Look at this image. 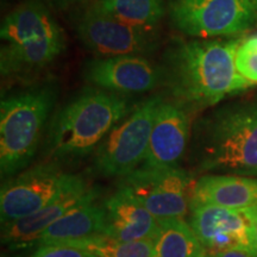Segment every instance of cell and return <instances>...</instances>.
Returning <instances> with one entry per match:
<instances>
[{
    "label": "cell",
    "instance_id": "cell-1",
    "mask_svg": "<svg viewBox=\"0 0 257 257\" xmlns=\"http://www.w3.org/2000/svg\"><path fill=\"white\" fill-rule=\"evenodd\" d=\"M242 37L179 41L166 55L165 83L174 100L192 110L217 105L251 88L236 68Z\"/></svg>",
    "mask_w": 257,
    "mask_h": 257
},
{
    "label": "cell",
    "instance_id": "cell-2",
    "mask_svg": "<svg viewBox=\"0 0 257 257\" xmlns=\"http://www.w3.org/2000/svg\"><path fill=\"white\" fill-rule=\"evenodd\" d=\"M195 173L257 178V102H234L202 115L192 128Z\"/></svg>",
    "mask_w": 257,
    "mask_h": 257
},
{
    "label": "cell",
    "instance_id": "cell-3",
    "mask_svg": "<svg viewBox=\"0 0 257 257\" xmlns=\"http://www.w3.org/2000/svg\"><path fill=\"white\" fill-rule=\"evenodd\" d=\"M134 106L126 96L87 87L74 95L51 118L46 155L53 162H73L94 153Z\"/></svg>",
    "mask_w": 257,
    "mask_h": 257
},
{
    "label": "cell",
    "instance_id": "cell-4",
    "mask_svg": "<svg viewBox=\"0 0 257 257\" xmlns=\"http://www.w3.org/2000/svg\"><path fill=\"white\" fill-rule=\"evenodd\" d=\"M53 83L35 86L6 95L0 102V172L14 178L30 165L55 105Z\"/></svg>",
    "mask_w": 257,
    "mask_h": 257
},
{
    "label": "cell",
    "instance_id": "cell-5",
    "mask_svg": "<svg viewBox=\"0 0 257 257\" xmlns=\"http://www.w3.org/2000/svg\"><path fill=\"white\" fill-rule=\"evenodd\" d=\"M162 100L161 95L144 99L112 128L94 152L93 170L96 174L124 178L142 166Z\"/></svg>",
    "mask_w": 257,
    "mask_h": 257
},
{
    "label": "cell",
    "instance_id": "cell-6",
    "mask_svg": "<svg viewBox=\"0 0 257 257\" xmlns=\"http://www.w3.org/2000/svg\"><path fill=\"white\" fill-rule=\"evenodd\" d=\"M173 27L199 40L238 37L257 25V11L246 0H169Z\"/></svg>",
    "mask_w": 257,
    "mask_h": 257
},
{
    "label": "cell",
    "instance_id": "cell-7",
    "mask_svg": "<svg viewBox=\"0 0 257 257\" xmlns=\"http://www.w3.org/2000/svg\"><path fill=\"white\" fill-rule=\"evenodd\" d=\"M194 176L181 167L150 168L140 166L120 178L126 189L157 220L184 219L191 205Z\"/></svg>",
    "mask_w": 257,
    "mask_h": 257
},
{
    "label": "cell",
    "instance_id": "cell-8",
    "mask_svg": "<svg viewBox=\"0 0 257 257\" xmlns=\"http://www.w3.org/2000/svg\"><path fill=\"white\" fill-rule=\"evenodd\" d=\"M76 32L83 46L96 57L148 56L159 48L157 31L128 25L93 4L80 16Z\"/></svg>",
    "mask_w": 257,
    "mask_h": 257
},
{
    "label": "cell",
    "instance_id": "cell-9",
    "mask_svg": "<svg viewBox=\"0 0 257 257\" xmlns=\"http://www.w3.org/2000/svg\"><path fill=\"white\" fill-rule=\"evenodd\" d=\"M57 162L32 166L6 181L0 193L2 224L36 213L54 200L73 179Z\"/></svg>",
    "mask_w": 257,
    "mask_h": 257
},
{
    "label": "cell",
    "instance_id": "cell-10",
    "mask_svg": "<svg viewBox=\"0 0 257 257\" xmlns=\"http://www.w3.org/2000/svg\"><path fill=\"white\" fill-rule=\"evenodd\" d=\"M189 225L208 252L245 250L257 256L256 206L233 210L214 205L189 207Z\"/></svg>",
    "mask_w": 257,
    "mask_h": 257
},
{
    "label": "cell",
    "instance_id": "cell-11",
    "mask_svg": "<svg viewBox=\"0 0 257 257\" xmlns=\"http://www.w3.org/2000/svg\"><path fill=\"white\" fill-rule=\"evenodd\" d=\"M83 78L93 87L125 96L165 83V69L147 56L95 57L85 64Z\"/></svg>",
    "mask_w": 257,
    "mask_h": 257
},
{
    "label": "cell",
    "instance_id": "cell-12",
    "mask_svg": "<svg viewBox=\"0 0 257 257\" xmlns=\"http://www.w3.org/2000/svg\"><path fill=\"white\" fill-rule=\"evenodd\" d=\"M98 199V191L81 175L74 174L68 185L47 206L31 216L3 224L2 242L12 250L34 246L38 236L73 208L82 202Z\"/></svg>",
    "mask_w": 257,
    "mask_h": 257
},
{
    "label": "cell",
    "instance_id": "cell-13",
    "mask_svg": "<svg viewBox=\"0 0 257 257\" xmlns=\"http://www.w3.org/2000/svg\"><path fill=\"white\" fill-rule=\"evenodd\" d=\"M188 108L180 102H161L154 120L149 147L142 166L150 168L179 167L192 138Z\"/></svg>",
    "mask_w": 257,
    "mask_h": 257
},
{
    "label": "cell",
    "instance_id": "cell-14",
    "mask_svg": "<svg viewBox=\"0 0 257 257\" xmlns=\"http://www.w3.org/2000/svg\"><path fill=\"white\" fill-rule=\"evenodd\" d=\"M104 236L124 242L154 239L156 237L160 221L126 189L118 186L117 191L104 202Z\"/></svg>",
    "mask_w": 257,
    "mask_h": 257
},
{
    "label": "cell",
    "instance_id": "cell-15",
    "mask_svg": "<svg viewBox=\"0 0 257 257\" xmlns=\"http://www.w3.org/2000/svg\"><path fill=\"white\" fill-rule=\"evenodd\" d=\"M214 206L244 210L257 206V178L231 174H205L194 182L191 206Z\"/></svg>",
    "mask_w": 257,
    "mask_h": 257
},
{
    "label": "cell",
    "instance_id": "cell-16",
    "mask_svg": "<svg viewBox=\"0 0 257 257\" xmlns=\"http://www.w3.org/2000/svg\"><path fill=\"white\" fill-rule=\"evenodd\" d=\"M64 49V32L22 44H3L0 72L4 78H25L47 68Z\"/></svg>",
    "mask_w": 257,
    "mask_h": 257
},
{
    "label": "cell",
    "instance_id": "cell-17",
    "mask_svg": "<svg viewBox=\"0 0 257 257\" xmlns=\"http://www.w3.org/2000/svg\"><path fill=\"white\" fill-rule=\"evenodd\" d=\"M63 32L49 9L40 0H28L3 19V44H22Z\"/></svg>",
    "mask_w": 257,
    "mask_h": 257
},
{
    "label": "cell",
    "instance_id": "cell-18",
    "mask_svg": "<svg viewBox=\"0 0 257 257\" xmlns=\"http://www.w3.org/2000/svg\"><path fill=\"white\" fill-rule=\"evenodd\" d=\"M105 225L104 204H98L96 199L88 200L48 226L38 236L34 243V248L46 244L68 243L100 236L105 232Z\"/></svg>",
    "mask_w": 257,
    "mask_h": 257
},
{
    "label": "cell",
    "instance_id": "cell-19",
    "mask_svg": "<svg viewBox=\"0 0 257 257\" xmlns=\"http://www.w3.org/2000/svg\"><path fill=\"white\" fill-rule=\"evenodd\" d=\"M197 233L184 219L160 220L154 238V257H207Z\"/></svg>",
    "mask_w": 257,
    "mask_h": 257
},
{
    "label": "cell",
    "instance_id": "cell-20",
    "mask_svg": "<svg viewBox=\"0 0 257 257\" xmlns=\"http://www.w3.org/2000/svg\"><path fill=\"white\" fill-rule=\"evenodd\" d=\"M93 5L118 21L148 31H156L167 14L163 0H95Z\"/></svg>",
    "mask_w": 257,
    "mask_h": 257
},
{
    "label": "cell",
    "instance_id": "cell-21",
    "mask_svg": "<svg viewBox=\"0 0 257 257\" xmlns=\"http://www.w3.org/2000/svg\"><path fill=\"white\" fill-rule=\"evenodd\" d=\"M68 244L87 250L98 257H154V239L124 242L100 234Z\"/></svg>",
    "mask_w": 257,
    "mask_h": 257
},
{
    "label": "cell",
    "instance_id": "cell-22",
    "mask_svg": "<svg viewBox=\"0 0 257 257\" xmlns=\"http://www.w3.org/2000/svg\"><path fill=\"white\" fill-rule=\"evenodd\" d=\"M234 61L240 75L251 85H257V34L242 37Z\"/></svg>",
    "mask_w": 257,
    "mask_h": 257
},
{
    "label": "cell",
    "instance_id": "cell-23",
    "mask_svg": "<svg viewBox=\"0 0 257 257\" xmlns=\"http://www.w3.org/2000/svg\"><path fill=\"white\" fill-rule=\"evenodd\" d=\"M30 257H98L87 250L68 243H54L37 246Z\"/></svg>",
    "mask_w": 257,
    "mask_h": 257
},
{
    "label": "cell",
    "instance_id": "cell-24",
    "mask_svg": "<svg viewBox=\"0 0 257 257\" xmlns=\"http://www.w3.org/2000/svg\"><path fill=\"white\" fill-rule=\"evenodd\" d=\"M207 257H257V256L249 251H245V250L229 249V250H221V251L208 252Z\"/></svg>",
    "mask_w": 257,
    "mask_h": 257
},
{
    "label": "cell",
    "instance_id": "cell-25",
    "mask_svg": "<svg viewBox=\"0 0 257 257\" xmlns=\"http://www.w3.org/2000/svg\"><path fill=\"white\" fill-rule=\"evenodd\" d=\"M60 3H67V4H74V3H79V2H83V0H57Z\"/></svg>",
    "mask_w": 257,
    "mask_h": 257
},
{
    "label": "cell",
    "instance_id": "cell-26",
    "mask_svg": "<svg viewBox=\"0 0 257 257\" xmlns=\"http://www.w3.org/2000/svg\"><path fill=\"white\" fill-rule=\"evenodd\" d=\"M246 2H248V3H249V4H250V5H251V6H252V8H253V9H255V10H256V11H257V0H246Z\"/></svg>",
    "mask_w": 257,
    "mask_h": 257
},
{
    "label": "cell",
    "instance_id": "cell-27",
    "mask_svg": "<svg viewBox=\"0 0 257 257\" xmlns=\"http://www.w3.org/2000/svg\"><path fill=\"white\" fill-rule=\"evenodd\" d=\"M255 232H256V240H257V206H256V218H255Z\"/></svg>",
    "mask_w": 257,
    "mask_h": 257
}]
</instances>
